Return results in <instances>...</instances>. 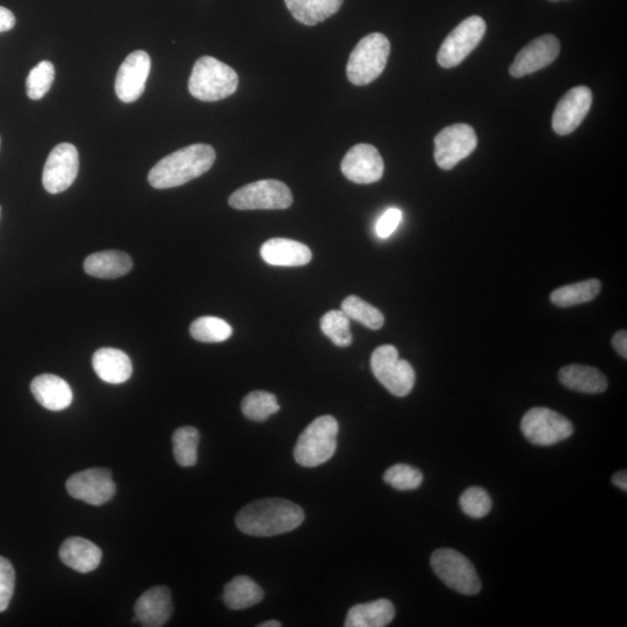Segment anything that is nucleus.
<instances>
[{
  "mask_svg": "<svg viewBox=\"0 0 627 627\" xmlns=\"http://www.w3.org/2000/svg\"><path fill=\"white\" fill-rule=\"evenodd\" d=\"M321 330L337 347L345 348L352 344L350 319L342 311H330L321 319Z\"/></svg>",
  "mask_w": 627,
  "mask_h": 627,
  "instance_id": "473e14b6",
  "label": "nucleus"
},
{
  "mask_svg": "<svg viewBox=\"0 0 627 627\" xmlns=\"http://www.w3.org/2000/svg\"><path fill=\"white\" fill-rule=\"evenodd\" d=\"M521 430L531 444L538 446L556 445L574 434L568 418L544 407L530 409L523 417Z\"/></svg>",
  "mask_w": 627,
  "mask_h": 627,
  "instance_id": "6e6552de",
  "label": "nucleus"
},
{
  "mask_svg": "<svg viewBox=\"0 0 627 627\" xmlns=\"http://www.w3.org/2000/svg\"><path fill=\"white\" fill-rule=\"evenodd\" d=\"M67 490L70 496L91 506H103L113 499L115 486L112 473L106 468H90L75 473L67 481Z\"/></svg>",
  "mask_w": 627,
  "mask_h": 627,
  "instance_id": "ddd939ff",
  "label": "nucleus"
},
{
  "mask_svg": "<svg viewBox=\"0 0 627 627\" xmlns=\"http://www.w3.org/2000/svg\"><path fill=\"white\" fill-rule=\"evenodd\" d=\"M593 104V93L587 86H576L560 99L553 113L552 126L558 135H568L578 128Z\"/></svg>",
  "mask_w": 627,
  "mask_h": 627,
  "instance_id": "dca6fc26",
  "label": "nucleus"
},
{
  "mask_svg": "<svg viewBox=\"0 0 627 627\" xmlns=\"http://www.w3.org/2000/svg\"><path fill=\"white\" fill-rule=\"evenodd\" d=\"M150 69V56L143 50H136L127 57L115 79V93L121 102L131 104L142 96Z\"/></svg>",
  "mask_w": 627,
  "mask_h": 627,
  "instance_id": "2eb2a0df",
  "label": "nucleus"
},
{
  "mask_svg": "<svg viewBox=\"0 0 627 627\" xmlns=\"http://www.w3.org/2000/svg\"><path fill=\"white\" fill-rule=\"evenodd\" d=\"M384 481L400 492H410L421 487L423 474L413 466L396 464L385 472Z\"/></svg>",
  "mask_w": 627,
  "mask_h": 627,
  "instance_id": "f704fd0d",
  "label": "nucleus"
},
{
  "mask_svg": "<svg viewBox=\"0 0 627 627\" xmlns=\"http://www.w3.org/2000/svg\"><path fill=\"white\" fill-rule=\"evenodd\" d=\"M0 144H2V139H0Z\"/></svg>",
  "mask_w": 627,
  "mask_h": 627,
  "instance_id": "c03bdc74",
  "label": "nucleus"
},
{
  "mask_svg": "<svg viewBox=\"0 0 627 627\" xmlns=\"http://www.w3.org/2000/svg\"><path fill=\"white\" fill-rule=\"evenodd\" d=\"M239 76L233 68L211 56H204L194 64L189 90L201 102H218L234 95Z\"/></svg>",
  "mask_w": 627,
  "mask_h": 627,
  "instance_id": "7ed1b4c3",
  "label": "nucleus"
},
{
  "mask_svg": "<svg viewBox=\"0 0 627 627\" xmlns=\"http://www.w3.org/2000/svg\"><path fill=\"white\" fill-rule=\"evenodd\" d=\"M562 385L572 391L586 394H600L607 391L608 380L595 367L585 365H568L559 372Z\"/></svg>",
  "mask_w": 627,
  "mask_h": 627,
  "instance_id": "b1692460",
  "label": "nucleus"
},
{
  "mask_svg": "<svg viewBox=\"0 0 627 627\" xmlns=\"http://www.w3.org/2000/svg\"><path fill=\"white\" fill-rule=\"evenodd\" d=\"M222 598L229 609L245 610L261 603L264 592L249 576L239 575L227 583Z\"/></svg>",
  "mask_w": 627,
  "mask_h": 627,
  "instance_id": "bb28decb",
  "label": "nucleus"
},
{
  "mask_svg": "<svg viewBox=\"0 0 627 627\" xmlns=\"http://www.w3.org/2000/svg\"><path fill=\"white\" fill-rule=\"evenodd\" d=\"M135 617L146 627H161L168 623L174 612L172 596L167 587H154L143 593L135 604Z\"/></svg>",
  "mask_w": 627,
  "mask_h": 627,
  "instance_id": "a211bd4d",
  "label": "nucleus"
},
{
  "mask_svg": "<svg viewBox=\"0 0 627 627\" xmlns=\"http://www.w3.org/2000/svg\"><path fill=\"white\" fill-rule=\"evenodd\" d=\"M371 369L379 383L398 398L413 391L416 380L413 366L399 358V351L393 345H383L374 350Z\"/></svg>",
  "mask_w": 627,
  "mask_h": 627,
  "instance_id": "423d86ee",
  "label": "nucleus"
},
{
  "mask_svg": "<svg viewBox=\"0 0 627 627\" xmlns=\"http://www.w3.org/2000/svg\"><path fill=\"white\" fill-rule=\"evenodd\" d=\"M31 391L36 401L52 412L67 409L74 399L67 381L54 374H42L36 377L32 381Z\"/></svg>",
  "mask_w": 627,
  "mask_h": 627,
  "instance_id": "6ab92c4d",
  "label": "nucleus"
},
{
  "mask_svg": "<svg viewBox=\"0 0 627 627\" xmlns=\"http://www.w3.org/2000/svg\"><path fill=\"white\" fill-rule=\"evenodd\" d=\"M264 261L273 266H304L312 261V251L307 245L288 239H272L261 248Z\"/></svg>",
  "mask_w": 627,
  "mask_h": 627,
  "instance_id": "412c9836",
  "label": "nucleus"
},
{
  "mask_svg": "<svg viewBox=\"0 0 627 627\" xmlns=\"http://www.w3.org/2000/svg\"><path fill=\"white\" fill-rule=\"evenodd\" d=\"M92 366L100 379L112 385L126 383L133 374L131 358L118 349L104 348L96 351Z\"/></svg>",
  "mask_w": 627,
  "mask_h": 627,
  "instance_id": "aec40b11",
  "label": "nucleus"
},
{
  "mask_svg": "<svg viewBox=\"0 0 627 627\" xmlns=\"http://www.w3.org/2000/svg\"><path fill=\"white\" fill-rule=\"evenodd\" d=\"M485 20L478 16L467 18L449 34L437 56L441 67L451 69L465 61L486 34Z\"/></svg>",
  "mask_w": 627,
  "mask_h": 627,
  "instance_id": "9d476101",
  "label": "nucleus"
},
{
  "mask_svg": "<svg viewBox=\"0 0 627 627\" xmlns=\"http://www.w3.org/2000/svg\"><path fill=\"white\" fill-rule=\"evenodd\" d=\"M612 484H614L619 489L627 492V474L626 471L617 472L614 474V477L611 478Z\"/></svg>",
  "mask_w": 627,
  "mask_h": 627,
  "instance_id": "a19ab883",
  "label": "nucleus"
},
{
  "mask_svg": "<svg viewBox=\"0 0 627 627\" xmlns=\"http://www.w3.org/2000/svg\"><path fill=\"white\" fill-rule=\"evenodd\" d=\"M190 333L198 342L221 343L232 337L233 328L219 317L204 316L191 324Z\"/></svg>",
  "mask_w": 627,
  "mask_h": 627,
  "instance_id": "c85d7f7f",
  "label": "nucleus"
},
{
  "mask_svg": "<svg viewBox=\"0 0 627 627\" xmlns=\"http://www.w3.org/2000/svg\"><path fill=\"white\" fill-rule=\"evenodd\" d=\"M292 204L293 196L288 186L273 179L259 180V182L245 185L229 198V205L239 211L286 209Z\"/></svg>",
  "mask_w": 627,
  "mask_h": 627,
  "instance_id": "1a4fd4ad",
  "label": "nucleus"
},
{
  "mask_svg": "<svg viewBox=\"0 0 627 627\" xmlns=\"http://www.w3.org/2000/svg\"><path fill=\"white\" fill-rule=\"evenodd\" d=\"M343 175L356 184H373L383 178L385 164L378 149L371 144L360 143L344 156Z\"/></svg>",
  "mask_w": 627,
  "mask_h": 627,
  "instance_id": "4468645a",
  "label": "nucleus"
},
{
  "mask_svg": "<svg viewBox=\"0 0 627 627\" xmlns=\"http://www.w3.org/2000/svg\"><path fill=\"white\" fill-rule=\"evenodd\" d=\"M55 78L54 64L42 61L33 68L26 81L27 96L33 100H40L47 95L52 88Z\"/></svg>",
  "mask_w": 627,
  "mask_h": 627,
  "instance_id": "72a5a7b5",
  "label": "nucleus"
},
{
  "mask_svg": "<svg viewBox=\"0 0 627 627\" xmlns=\"http://www.w3.org/2000/svg\"><path fill=\"white\" fill-rule=\"evenodd\" d=\"M395 616V608L391 601L381 600L370 603L357 604L352 607L345 627H385L392 623Z\"/></svg>",
  "mask_w": 627,
  "mask_h": 627,
  "instance_id": "393cba45",
  "label": "nucleus"
},
{
  "mask_svg": "<svg viewBox=\"0 0 627 627\" xmlns=\"http://www.w3.org/2000/svg\"><path fill=\"white\" fill-rule=\"evenodd\" d=\"M298 504L283 499H263L244 507L236 516V526L252 537H275L298 529L305 521Z\"/></svg>",
  "mask_w": 627,
  "mask_h": 627,
  "instance_id": "f257e3e1",
  "label": "nucleus"
},
{
  "mask_svg": "<svg viewBox=\"0 0 627 627\" xmlns=\"http://www.w3.org/2000/svg\"><path fill=\"white\" fill-rule=\"evenodd\" d=\"M389 53L391 43L384 34L366 35L350 55L347 67L349 81L359 86L376 81L386 68Z\"/></svg>",
  "mask_w": 627,
  "mask_h": 627,
  "instance_id": "39448f33",
  "label": "nucleus"
},
{
  "mask_svg": "<svg viewBox=\"0 0 627 627\" xmlns=\"http://www.w3.org/2000/svg\"><path fill=\"white\" fill-rule=\"evenodd\" d=\"M460 508L468 517L480 520L489 514L493 502L484 488L471 487L460 496Z\"/></svg>",
  "mask_w": 627,
  "mask_h": 627,
  "instance_id": "c9c22d12",
  "label": "nucleus"
},
{
  "mask_svg": "<svg viewBox=\"0 0 627 627\" xmlns=\"http://www.w3.org/2000/svg\"><path fill=\"white\" fill-rule=\"evenodd\" d=\"M340 425L330 415L317 417L302 431L294 448V459L304 467L326 464L334 457Z\"/></svg>",
  "mask_w": 627,
  "mask_h": 627,
  "instance_id": "20e7f679",
  "label": "nucleus"
},
{
  "mask_svg": "<svg viewBox=\"0 0 627 627\" xmlns=\"http://www.w3.org/2000/svg\"><path fill=\"white\" fill-rule=\"evenodd\" d=\"M281 623L278 621H268L262 624H259V627H280Z\"/></svg>",
  "mask_w": 627,
  "mask_h": 627,
  "instance_id": "79ce46f5",
  "label": "nucleus"
},
{
  "mask_svg": "<svg viewBox=\"0 0 627 627\" xmlns=\"http://www.w3.org/2000/svg\"><path fill=\"white\" fill-rule=\"evenodd\" d=\"M342 312L350 320L362 323L363 326L372 330H379L384 327L385 317L383 313L356 295H350L343 301Z\"/></svg>",
  "mask_w": 627,
  "mask_h": 627,
  "instance_id": "7c9ffc66",
  "label": "nucleus"
},
{
  "mask_svg": "<svg viewBox=\"0 0 627 627\" xmlns=\"http://www.w3.org/2000/svg\"><path fill=\"white\" fill-rule=\"evenodd\" d=\"M560 54V42L554 35H543L525 46L516 56L510 75L521 78L549 67Z\"/></svg>",
  "mask_w": 627,
  "mask_h": 627,
  "instance_id": "f3484780",
  "label": "nucleus"
},
{
  "mask_svg": "<svg viewBox=\"0 0 627 627\" xmlns=\"http://www.w3.org/2000/svg\"><path fill=\"white\" fill-rule=\"evenodd\" d=\"M133 269V259L125 252L108 250L96 252L85 259L84 270L89 276L100 279L124 277Z\"/></svg>",
  "mask_w": 627,
  "mask_h": 627,
  "instance_id": "5701e85b",
  "label": "nucleus"
},
{
  "mask_svg": "<svg viewBox=\"0 0 627 627\" xmlns=\"http://www.w3.org/2000/svg\"><path fill=\"white\" fill-rule=\"evenodd\" d=\"M14 585H16V571L10 560L0 557V612H4L11 603Z\"/></svg>",
  "mask_w": 627,
  "mask_h": 627,
  "instance_id": "e433bc0d",
  "label": "nucleus"
},
{
  "mask_svg": "<svg viewBox=\"0 0 627 627\" xmlns=\"http://www.w3.org/2000/svg\"><path fill=\"white\" fill-rule=\"evenodd\" d=\"M612 347L621 355L624 359L627 358V333L626 330L618 331V333L612 338Z\"/></svg>",
  "mask_w": 627,
  "mask_h": 627,
  "instance_id": "ea45409f",
  "label": "nucleus"
},
{
  "mask_svg": "<svg viewBox=\"0 0 627 627\" xmlns=\"http://www.w3.org/2000/svg\"><path fill=\"white\" fill-rule=\"evenodd\" d=\"M280 410L276 395L264 391H255L245 396L242 412L251 421L264 422Z\"/></svg>",
  "mask_w": 627,
  "mask_h": 627,
  "instance_id": "2f4dec72",
  "label": "nucleus"
},
{
  "mask_svg": "<svg viewBox=\"0 0 627 627\" xmlns=\"http://www.w3.org/2000/svg\"><path fill=\"white\" fill-rule=\"evenodd\" d=\"M216 154L208 144H192L164 157L150 170L149 184L157 190L172 189L206 174Z\"/></svg>",
  "mask_w": 627,
  "mask_h": 627,
  "instance_id": "f03ea898",
  "label": "nucleus"
},
{
  "mask_svg": "<svg viewBox=\"0 0 627 627\" xmlns=\"http://www.w3.org/2000/svg\"><path fill=\"white\" fill-rule=\"evenodd\" d=\"M78 171L79 154L74 144H57L49 154L45 169H43V186L52 194L67 191L74 184Z\"/></svg>",
  "mask_w": 627,
  "mask_h": 627,
  "instance_id": "f8f14e48",
  "label": "nucleus"
},
{
  "mask_svg": "<svg viewBox=\"0 0 627 627\" xmlns=\"http://www.w3.org/2000/svg\"><path fill=\"white\" fill-rule=\"evenodd\" d=\"M60 558L64 565L76 572L86 574L99 567L103 552L88 539L70 537L61 546Z\"/></svg>",
  "mask_w": 627,
  "mask_h": 627,
  "instance_id": "4be33fe9",
  "label": "nucleus"
},
{
  "mask_svg": "<svg viewBox=\"0 0 627 627\" xmlns=\"http://www.w3.org/2000/svg\"><path fill=\"white\" fill-rule=\"evenodd\" d=\"M602 290V283L598 279H589L573 285L558 288L551 294L553 305L561 308L586 304L597 298Z\"/></svg>",
  "mask_w": 627,
  "mask_h": 627,
  "instance_id": "cd10ccee",
  "label": "nucleus"
},
{
  "mask_svg": "<svg viewBox=\"0 0 627 627\" xmlns=\"http://www.w3.org/2000/svg\"><path fill=\"white\" fill-rule=\"evenodd\" d=\"M550 2H560V0H550Z\"/></svg>",
  "mask_w": 627,
  "mask_h": 627,
  "instance_id": "37998d69",
  "label": "nucleus"
},
{
  "mask_svg": "<svg viewBox=\"0 0 627 627\" xmlns=\"http://www.w3.org/2000/svg\"><path fill=\"white\" fill-rule=\"evenodd\" d=\"M174 456L179 466L192 467L198 461L199 431L194 427H183L172 436Z\"/></svg>",
  "mask_w": 627,
  "mask_h": 627,
  "instance_id": "c756f323",
  "label": "nucleus"
},
{
  "mask_svg": "<svg viewBox=\"0 0 627 627\" xmlns=\"http://www.w3.org/2000/svg\"><path fill=\"white\" fill-rule=\"evenodd\" d=\"M16 26V17L6 7L0 6V33L9 32Z\"/></svg>",
  "mask_w": 627,
  "mask_h": 627,
  "instance_id": "58836bf2",
  "label": "nucleus"
},
{
  "mask_svg": "<svg viewBox=\"0 0 627 627\" xmlns=\"http://www.w3.org/2000/svg\"><path fill=\"white\" fill-rule=\"evenodd\" d=\"M344 0H285L288 11L299 23L315 26L340 11Z\"/></svg>",
  "mask_w": 627,
  "mask_h": 627,
  "instance_id": "a878e982",
  "label": "nucleus"
},
{
  "mask_svg": "<svg viewBox=\"0 0 627 627\" xmlns=\"http://www.w3.org/2000/svg\"><path fill=\"white\" fill-rule=\"evenodd\" d=\"M432 571L446 586L463 595H477L481 590L479 575L470 560L452 549L437 550L430 559Z\"/></svg>",
  "mask_w": 627,
  "mask_h": 627,
  "instance_id": "0eeeda50",
  "label": "nucleus"
},
{
  "mask_svg": "<svg viewBox=\"0 0 627 627\" xmlns=\"http://www.w3.org/2000/svg\"><path fill=\"white\" fill-rule=\"evenodd\" d=\"M477 146V134L470 125L446 127L435 138V161L439 168L451 170L470 156Z\"/></svg>",
  "mask_w": 627,
  "mask_h": 627,
  "instance_id": "9b49d317",
  "label": "nucleus"
},
{
  "mask_svg": "<svg viewBox=\"0 0 627 627\" xmlns=\"http://www.w3.org/2000/svg\"><path fill=\"white\" fill-rule=\"evenodd\" d=\"M402 220V212L398 208H389L387 211L381 215L377 223V235L380 239H387V237L391 236L396 228L399 227L400 222Z\"/></svg>",
  "mask_w": 627,
  "mask_h": 627,
  "instance_id": "4c0bfd02",
  "label": "nucleus"
}]
</instances>
